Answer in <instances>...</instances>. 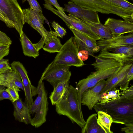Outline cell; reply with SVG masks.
<instances>
[{
	"mask_svg": "<svg viewBox=\"0 0 133 133\" xmlns=\"http://www.w3.org/2000/svg\"><path fill=\"white\" fill-rule=\"evenodd\" d=\"M120 96L108 101L98 102L93 108L96 112L104 111L112 117L113 123H133V85L121 92Z\"/></svg>",
	"mask_w": 133,
	"mask_h": 133,
	"instance_id": "cell-1",
	"label": "cell"
},
{
	"mask_svg": "<svg viewBox=\"0 0 133 133\" xmlns=\"http://www.w3.org/2000/svg\"><path fill=\"white\" fill-rule=\"evenodd\" d=\"M92 56L95 57V61L91 65L94 66L96 71L91 72L86 78L79 81L76 85L78 91V101L81 108L83 92L95 85L100 81L112 76L124 64L114 59H102L94 55Z\"/></svg>",
	"mask_w": 133,
	"mask_h": 133,
	"instance_id": "cell-2",
	"label": "cell"
},
{
	"mask_svg": "<svg viewBox=\"0 0 133 133\" xmlns=\"http://www.w3.org/2000/svg\"><path fill=\"white\" fill-rule=\"evenodd\" d=\"M78 94L77 88L69 85L63 96L55 105L57 114L67 117L72 123H76L81 128L86 121L79 104Z\"/></svg>",
	"mask_w": 133,
	"mask_h": 133,
	"instance_id": "cell-3",
	"label": "cell"
},
{
	"mask_svg": "<svg viewBox=\"0 0 133 133\" xmlns=\"http://www.w3.org/2000/svg\"><path fill=\"white\" fill-rule=\"evenodd\" d=\"M79 49L72 36L63 46L54 60L49 64L43 73L66 66L82 67L85 65L83 61L79 59L77 56Z\"/></svg>",
	"mask_w": 133,
	"mask_h": 133,
	"instance_id": "cell-4",
	"label": "cell"
},
{
	"mask_svg": "<svg viewBox=\"0 0 133 133\" xmlns=\"http://www.w3.org/2000/svg\"><path fill=\"white\" fill-rule=\"evenodd\" d=\"M0 12L2 21L9 28H15L20 37L25 23L23 9L17 0H0Z\"/></svg>",
	"mask_w": 133,
	"mask_h": 133,
	"instance_id": "cell-5",
	"label": "cell"
},
{
	"mask_svg": "<svg viewBox=\"0 0 133 133\" xmlns=\"http://www.w3.org/2000/svg\"><path fill=\"white\" fill-rule=\"evenodd\" d=\"M85 9L101 13L116 15L128 22H133V12L105 0H68Z\"/></svg>",
	"mask_w": 133,
	"mask_h": 133,
	"instance_id": "cell-6",
	"label": "cell"
},
{
	"mask_svg": "<svg viewBox=\"0 0 133 133\" xmlns=\"http://www.w3.org/2000/svg\"><path fill=\"white\" fill-rule=\"evenodd\" d=\"M38 96L29 108L31 114L35 113L30 124L35 128L41 126L46 121V116L49 109L47 91L43 82L38 83L36 88Z\"/></svg>",
	"mask_w": 133,
	"mask_h": 133,
	"instance_id": "cell-7",
	"label": "cell"
},
{
	"mask_svg": "<svg viewBox=\"0 0 133 133\" xmlns=\"http://www.w3.org/2000/svg\"><path fill=\"white\" fill-rule=\"evenodd\" d=\"M25 23L29 24L42 36L40 41L34 44L38 51L43 48L44 44L48 42L53 37L57 36L54 31H47L43 25L44 21L37 12L31 8L23 9Z\"/></svg>",
	"mask_w": 133,
	"mask_h": 133,
	"instance_id": "cell-8",
	"label": "cell"
},
{
	"mask_svg": "<svg viewBox=\"0 0 133 133\" xmlns=\"http://www.w3.org/2000/svg\"><path fill=\"white\" fill-rule=\"evenodd\" d=\"M44 1L45 3L43 4L44 8L60 18L68 27L72 26L96 41L101 39L100 37L94 33L85 25L82 20L70 14H69L68 16L66 14H62L55 9L49 0H44Z\"/></svg>",
	"mask_w": 133,
	"mask_h": 133,
	"instance_id": "cell-9",
	"label": "cell"
},
{
	"mask_svg": "<svg viewBox=\"0 0 133 133\" xmlns=\"http://www.w3.org/2000/svg\"><path fill=\"white\" fill-rule=\"evenodd\" d=\"M68 28L74 35V39L79 51L84 50L88 51L89 55L92 56L94 53L100 51L96 44V41L72 26Z\"/></svg>",
	"mask_w": 133,
	"mask_h": 133,
	"instance_id": "cell-10",
	"label": "cell"
},
{
	"mask_svg": "<svg viewBox=\"0 0 133 133\" xmlns=\"http://www.w3.org/2000/svg\"><path fill=\"white\" fill-rule=\"evenodd\" d=\"M106 84V81L102 80L94 86L84 91L82 95L81 104L86 105L89 110H91L94 105L99 102L101 92Z\"/></svg>",
	"mask_w": 133,
	"mask_h": 133,
	"instance_id": "cell-11",
	"label": "cell"
},
{
	"mask_svg": "<svg viewBox=\"0 0 133 133\" xmlns=\"http://www.w3.org/2000/svg\"><path fill=\"white\" fill-rule=\"evenodd\" d=\"M64 11L80 19L84 18L93 22L101 23L98 12L85 9L70 1L64 5Z\"/></svg>",
	"mask_w": 133,
	"mask_h": 133,
	"instance_id": "cell-12",
	"label": "cell"
},
{
	"mask_svg": "<svg viewBox=\"0 0 133 133\" xmlns=\"http://www.w3.org/2000/svg\"><path fill=\"white\" fill-rule=\"evenodd\" d=\"M98 41L96 44L99 47L100 51L122 46H133V34L122 35L108 39H101Z\"/></svg>",
	"mask_w": 133,
	"mask_h": 133,
	"instance_id": "cell-13",
	"label": "cell"
},
{
	"mask_svg": "<svg viewBox=\"0 0 133 133\" xmlns=\"http://www.w3.org/2000/svg\"><path fill=\"white\" fill-rule=\"evenodd\" d=\"M109 30L113 37L133 32V23L108 18L104 24Z\"/></svg>",
	"mask_w": 133,
	"mask_h": 133,
	"instance_id": "cell-14",
	"label": "cell"
},
{
	"mask_svg": "<svg viewBox=\"0 0 133 133\" xmlns=\"http://www.w3.org/2000/svg\"><path fill=\"white\" fill-rule=\"evenodd\" d=\"M133 62L123 65L120 69L114 75L107 78L106 84L101 91L100 95L102 94L117 88L118 84L122 80L132 66Z\"/></svg>",
	"mask_w": 133,
	"mask_h": 133,
	"instance_id": "cell-15",
	"label": "cell"
},
{
	"mask_svg": "<svg viewBox=\"0 0 133 133\" xmlns=\"http://www.w3.org/2000/svg\"><path fill=\"white\" fill-rule=\"evenodd\" d=\"M70 67L66 66L43 73L38 83L42 82L43 80H45L49 82L53 88H54L67 76L70 71Z\"/></svg>",
	"mask_w": 133,
	"mask_h": 133,
	"instance_id": "cell-16",
	"label": "cell"
},
{
	"mask_svg": "<svg viewBox=\"0 0 133 133\" xmlns=\"http://www.w3.org/2000/svg\"><path fill=\"white\" fill-rule=\"evenodd\" d=\"M12 103L14 107L13 115L15 120L26 124H30L32 119L31 114L26 103L20 98Z\"/></svg>",
	"mask_w": 133,
	"mask_h": 133,
	"instance_id": "cell-17",
	"label": "cell"
},
{
	"mask_svg": "<svg viewBox=\"0 0 133 133\" xmlns=\"http://www.w3.org/2000/svg\"><path fill=\"white\" fill-rule=\"evenodd\" d=\"M71 75V72L70 71L65 78L53 88L49 97L52 105H55L64 95L69 85Z\"/></svg>",
	"mask_w": 133,
	"mask_h": 133,
	"instance_id": "cell-18",
	"label": "cell"
},
{
	"mask_svg": "<svg viewBox=\"0 0 133 133\" xmlns=\"http://www.w3.org/2000/svg\"><path fill=\"white\" fill-rule=\"evenodd\" d=\"M95 34L101 39H108L113 37L109 30L106 26L101 23H97L90 21L84 18L81 19Z\"/></svg>",
	"mask_w": 133,
	"mask_h": 133,
	"instance_id": "cell-19",
	"label": "cell"
},
{
	"mask_svg": "<svg viewBox=\"0 0 133 133\" xmlns=\"http://www.w3.org/2000/svg\"><path fill=\"white\" fill-rule=\"evenodd\" d=\"M97 114H92L87 120L84 126L81 128L82 133H105L97 123Z\"/></svg>",
	"mask_w": 133,
	"mask_h": 133,
	"instance_id": "cell-20",
	"label": "cell"
},
{
	"mask_svg": "<svg viewBox=\"0 0 133 133\" xmlns=\"http://www.w3.org/2000/svg\"><path fill=\"white\" fill-rule=\"evenodd\" d=\"M21 42L24 55L25 56L36 58L39 55V52L34 44L30 41L24 32L20 37Z\"/></svg>",
	"mask_w": 133,
	"mask_h": 133,
	"instance_id": "cell-21",
	"label": "cell"
},
{
	"mask_svg": "<svg viewBox=\"0 0 133 133\" xmlns=\"http://www.w3.org/2000/svg\"><path fill=\"white\" fill-rule=\"evenodd\" d=\"M97 56L102 59H112L123 64L133 62V57H128L121 53L110 52L107 50L101 51Z\"/></svg>",
	"mask_w": 133,
	"mask_h": 133,
	"instance_id": "cell-22",
	"label": "cell"
},
{
	"mask_svg": "<svg viewBox=\"0 0 133 133\" xmlns=\"http://www.w3.org/2000/svg\"><path fill=\"white\" fill-rule=\"evenodd\" d=\"M98 115L97 123L105 133H113L110 128L113 123L111 116L106 113L102 111L97 112Z\"/></svg>",
	"mask_w": 133,
	"mask_h": 133,
	"instance_id": "cell-23",
	"label": "cell"
},
{
	"mask_svg": "<svg viewBox=\"0 0 133 133\" xmlns=\"http://www.w3.org/2000/svg\"><path fill=\"white\" fill-rule=\"evenodd\" d=\"M63 45L61 43L59 39L57 36L53 37L45 45L43 49L45 51L50 53L59 52Z\"/></svg>",
	"mask_w": 133,
	"mask_h": 133,
	"instance_id": "cell-24",
	"label": "cell"
},
{
	"mask_svg": "<svg viewBox=\"0 0 133 133\" xmlns=\"http://www.w3.org/2000/svg\"><path fill=\"white\" fill-rule=\"evenodd\" d=\"M7 77L11 83L19 88L24 91L23 83L21 77L16 71L12 70L11 72L6 73Z\"/></svg>",
	"mask_w": 133,
	"mask_h": 133,
	"instance_id": "cell-25",
	"label": "cell"
},
{
	"mask_svg": "<svg viewBox=\"0 0 133 133\" xmlns=\"http://www.w3.org/2000/svg\"><path fill=\"white\" fill-rule=\"evenodd\" d=\"M133 79V65L132 66L122 80L117 85V88L119 87L121 91H124L129 88L130 81Z\"/></svg>",
	"mask_w": 133,
	"mask_h": 133,
	"instance_id": "cell-26",
	"label": "cell"
},
{
	"mask_svg": "<svg viewBox=\"0 0 133 133\" xmlns=\"http://www.w3.org/2000/svg\"><path fill=\"white\" fill-rule=\"evenodd\" d=\"M114 53L123 54L126 56L133 57V46L124 45L108 49Z\"/></svg>",
	"mask_w": 133,
	"mask_h": 133,
	"instance_id": "cell-27",
	"label": "cell"
},
{
	"mask_svg": "<svg viewBox=\"0 0 133 133\" xmlns=\"http://www.w3.org/2000/svg\"><path fill=\"white\" fill-rule=\"evenodd\" d=\"M121 94L119 90L117 88L110 90L101 94L99 102H106L116 99L119 97Z\"/></svg>",
	"mask_w": 133,
	"mask_h": 133,
	"instance_id": "cell-28",
	"label": "cell"
},
{
	"mask_svg": "<svg viewBox=\"0 0 133 133\" xmlns=\"http://www.w3.org/2000/svg\"><path fill=\"white\" fill-rule=\"evenodd\" d=\"M133 12V4L125 0H105Z\"/></svg>",
	"mask_w": 133,
	"mask_h": 133,
	"instance_id": "cell-29",
	"label": "cell"
},
{
	"mask_svg": "<svg viewBox=\"0 0 133 133\" xmlns=\"http://www.w3.org/2000/svg\"><path fill=\"white\" fill-rule=\"evenodd\" d=\"M7 87L6 90L12 98V102H15L19 99V97L18 92L21 91L19 88L11 83L10 85Z\"/></svg>",
	"mask_w": 133,
	"mask_h": 133,
	"instance_id": "cell-30",
	"label": "cell"
},
{
	"mask_svg": "<svg viewBox=\"0 0 133 133\" xmlns=\"http://www.w3.org/2000/svg\"><path fill=\"white\" fill-rule=\"evenodd\" d=\"M12 71L9 65L8 59L3 58L0 59V74L7 73Z\"/></svg>",
	"mask_w": 133,
	"mask_h": 133,
	"instance_id": "cell-31",
	"label": "cell"
},
{
	"mask_svg": "<svg viewBox=\"0 0 133 133\" xmlns=\"http://www.w3.org/2000/svg\"><path fill=\"white\" fill-rule=\"evenodd\" d=\"M52 25L55 30V32L57 37L62 38L66 33V30L60 25L55 21L51 23Z\"/></svg>",
	"mask_w": 133,
	"mask_h": 133,
	"instance_id": "cell-32",
	"label": "cell"
},
{
	"mask_svg": "<svg viewBox=\"0 0 133 133\" xmlns=\"http://www.w3.org/2000/svg\"><path fill=\"white\" fill-rule=\"evenodd\" d=\"M6 87L3 85H0V101L4 99H8L12 102V98L6 90Z\"/></svg>",
	"mask_w": 133,
	"mask_h": 133,
	"instance_id": "cell-33",
	"label": "cell"
},
{
	"mask_svg": "<svg viewBox=\"0 0 133 133\" xmlns=\"http://www.w3.org/2000/svg\"><path fill=\"white\" fill-rule=\"evenodd\" d=\"M32 6V9L38 14L42 17L44 20L45 18L43 14L42 9L36 0H30Z\"/></svg>",
	"mask_w": 133,
	"mask_h": 133,
	"instance_id": "cell-34",
	"label": "cell"
},
{
	"mask_svg": "<svg viewBox=\"0 0 133 133\" xmlns=\"http://www.w3.org/2000/svg\"><path fill=\"white\" fill-rule=\"evenodd\" d=\"M0 42L10 45L12 41L5 33L0 30Z\"/></svg>",
	"mask_w": 133,
	"mask_h": 133,
	"instance_id": "cell-35",
	"label": "cell"
},
{
	"mask_svg": "<svg viewBox=\"0 0 133 133\" xmlns=\"http://www.w3.org/2000/svg\"><path fill=\"white\" fill-rule=\"evenodd\" d=\"M10 83L6 74H0V85H3L7 87L10 85Z\"/></svg>",
	"mask_w": 133,
	"mask_h": 133,
	"instance_id": "cell-36",
	"label": "cell"
},
{
	"mask_svg": "<svg viewBox=\"0 0 133 133\" xmlns=\"http://www.w3.org/2000/svg\"><path fill=\"white\" fill-rule=\"evenodd\" d=\"M89 55V53L88 51L82 50L79 51L77 56L79 59L83 61L88 59Z\"/></svg>",
	"mask_w": 133,
	"mask_h": 133,
	"instance_id": "cell-37",
	"label": "cell"
},
{
	"mask_svg": "<svg viewBox=\"0 0 133 133\" xmlns=\"http://www.w3.org/2000/svg\"><path fill=\"white\" fill-rule=\"evenodd\" d=\"M125 127L121 128V131L126 133H133V123L124 124Z\"/></svg>",
	"mask_w": 133,
	"mask_h": 133,
	"instance_id": "cell-38",
	"label": "cell"
},
{
	"mask_svg": "<svg viewBox=\"0 0 133 133\" xmlns=\"http://www.w3.org/2000/svg\"><path fill=\"white\" fill-rule=\"evenodd\" d=\"M52 5L54 6L57 10L60 12L65 14L63 8L61 7L57 1V0H49Z\"/></svg>",
	"mask_w": 133,
	"mask_h": 133,
	"instance_id": "cell-39",
	"label": "cell"
},
{
	"mask_svg": "<svg viewBox=\"0 0 133 133\" xmlns=\"http://www.w3.org/2000/svg\"><path fill=\"white\" fill-rule=\"evenodd\" d=\"M10 52V48L4 50L0 52V59L7 56Z\"/></svg>",
	"mask_w": 133,
	"mask_h": 133,
	"instance_id": "cell-40",
	"label": "cell"
},
{
	"mask_svg": "<svg viewBox=\"0 0 133 133\" xmlns=\"http://www.w3.org/2000/svg\"><path fill=\"white\" fill-rule=\"evenodd\" d=\"M10 45L0 42V52L6 49L10 48Z\"/></svg>",
	"mask_w": 133,
	"mask_h": 133,
	"instance_id": "cell-41",
	"label": "cell"
},
{
	"mask_svg": "<svg viewBox=\"0 0 133 133\" xmlns=\"http://www.w3.org/2000/svg\"><path fill=\"white\" fill-rule=\"evenodd\" d=\"M26 0L28 2L30 5V8H31L32 9V5L31 4V0Z\"/></svg>",
	"mask_w": 133,
	"mask_h": 133,
	"instance_id": "cell-42",
	"label": "cell"
},
{
	"mask_svg": "<svg viewBox=\"0 0 133 133\" xmlns=\"http://www.w3.org/2000/svg\"><path fill=\"white\" fill-rule=\"evenodd\" d=\"M125 0L127 1L128 0Z\"/></svg>",
	"mask_w": 133,
	"mask_h": 133,
	"instance_id": "cell-43",
	"label": "cell"
}]
</instances>
